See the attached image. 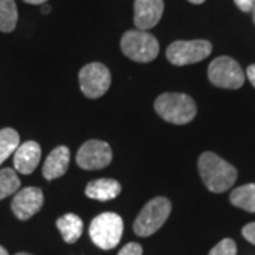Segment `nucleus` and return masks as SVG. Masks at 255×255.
<instances>
[{"mask_svg":"<svg viewBox=\"0 0 255 255\" xmlns=\"http://www.w3.org/2000/svg\"><path fill=\"white\" fill-rule=\"evenodd\" d=\"M199 173L204 186L213 193H224L237 180V169L213 152L199 157Z\"/></svg>","mask_w":255,"mask_h":255,"instance_id":"nucleus-1","label":"nucleus"},{"mask_svg":"<svg viewBox=\"0 0 255 255\" xmlns=\"http://www.w3.org/2000/svg\"><path fill=\"white\" fill-rule=\"evenodd\" d=\"M155 111L166 122L174 125H186L196 118V102L187 94L166 92L155 101Z\"/></svg>","mask_w":255,"mask_h":255,"instance_id":"nucleus-2","label":"nucleus"},{"mask_svg":"<svg viewBox=\"0 0 255 255\" xmlns=\"http://www.w3.org/2000/svg\"><path fill=\"white\" fill-rule=\"evenodd\" d=\"M172 211V203L166 197H155L146 203L133 223V231L139 237H150L166 223Z\"/></svg>","mask_w":255,"mask_h":255,"instance_id":"nucleus-3","label":"nucleus"},{"mask_svg":"<svg viewBox=\"0 0 255 255\" xmlns=\"http://www.w3.org/2000/svg\"><path fill=\"white\" fill-rule=\"evenodd\" d=\"M124 233V220L117 213H102L90 224V237L101 250H112L118 246Z\"/></svg>","mask_w":255,"mask_h":255,"instance_id":"nucleus-4","label":"nucleus"},{"mask_svg":"<svg viewBox=\"0 0 255 255\" xmlns=\"http://www.w3.org/2000/svg\"><path fill=\"white\" fill-rule=\"evenodd\" d=\"M122 53L136 63H150L159 54V41L143 30H129L121 40Z\"/></svg>","mask_w":255,"mask_h":255,"instance_id":"nucleus-5","label":"nucleus"},{"mask_svg":"<svg viewBox=\"0 0 255 255\" xmlns=\"http://www.w3.org/2000/svg\"><path fill=\"white\" fill-rule=\"evenodd\" d=\"M209 80L213 85L226 90H238L244 85V71L231 57L223 55L213 60L209 65Z\"/></svg>","mask_w":255,"mask_h":255,"instance_id":"nucleus-6","label":"nucleus"},{"mask_svg":"<svg viewBox=\"0 0 255 255\" xmlns=\"http://www.w3.org/2000/svg\"><path fill=\"white\" fill-rule=\"evenodd\" d=\"M213 51V46L207 40H177L166 50V57L177 67L196 64L207 58Z\"/></svg>","mask_w":255,"mask_h":255,"instance_id":"nucleus-7","label":"nucleus"},{"mask_svg":"<svg viewBox=\"0 0 255 255\" xmlns=\"http://www.w3.org/2000/svg\"><path fill=\"white\" fill-rule=\"evenodd\" d=\"M82 94L87 98L97 100L110 90L111 73L108 67L101 63H91L84 65L78 75Z\"/></svg>","mask_w":255,"mask_h":255,"instance_id":"nucleus-8","label":"nucleus"},{"mask_svg":"<svg viewBox=\"0 0 255 255\" xmlns=\"http://www.w3.org/2000/svg\"><path fill=\"white\" fill-rule=\"evenodd\" d=\"M112 162V150L107 142L91 139L80 147L77 164L85 170H100Z\"/></svg>","mask_w":255,"mask_h":255,"instance_id":"nucleus-9","label":"nucleus"},{"mask_svg":"<svg viewBox=\"0 0 255 255\" xmlns=\"http://www.w3.org/2000/svg\"><path fill=\"white\" fill-rule=\"evenodd\" d=\"M44 204V194L38 187H26L18 190L13 201H11V210L14 216L21 221L31 219L37 214Z\"/></svg>","mask_w":255,"mask_h":255,"instance_id":"nucleus-10","label":"nucleus"},{"mask_svg":"<svg viewBox=\"0 0 255 255\" xmlns=\"http://www.w3.org/2000/svg\"><path fill=\"white\" fill-rule=\"evenodd\" d=\"M133 21L137 30L153 28L160 21L164 10L163 0H135Z\"/></svg>","mask_w":255,"mask_h":255,"instance_id":"nucleus-11","label":"nucleus"},{"mask_svg":"<svg viewBox=\"0 0 255 255\" xmlns=\"http://www.w3.org/2000/svg\"><path fill=\"white\" fill-rule=\"evenodd\" d=\"M13 164L18 173L31 174L37 169L41 157L40 145L34 140H27L14 150L13 153Z\"/></svg>","mask_w":255,"mask_h":255,"instance_id":"nucleus-12","label":"nucleus"},{"mask_svg":"<svg viewBox=\"0 0 255 255\" xmlns=\"http://www.w3.org/2000/svg\"><path fill=\"white\" fill-rule=\"evenodd\" d=\"M71 152L67 146H57L47 156L44 166H43V176L46 180H54L65 174L70 166Z\"/></svg>","mask_w":255,"mask_h":255,"instance_id":"nucleus-13","label":"nucleus"},{"mask_svg":"<svg viewBox=\"0 0 255 255\" xmlns=\"http://www.w3.org/2000/svg\"><path fill=\"white\" fill-rule=\"evenodd\" d=\"M121 190L122 187L115 179H97L88 183L85 187V196L92 200L110 201L118 197Z\"/></svg>","mask_w":255,"mask_h":255,"instance_id":"nucleus-14","label":"nucleus"},{"mask_svg":"<svg viewBox=\"0 0 255 255\" xmlns=\"http://www.w3.org/2000/svg\"><path fill=\"white\" fill-rule=\"evenodd\" d=\"M55 226L67 244L77 243L81 237L82 230H84V223H82L81 217H78L77 214H73V213L61 216L57 220Z\"/></svg>","mask_w":255,"mask_h":255,"instance_id":"nucleus-15","label":"nucleus"},{"mask_svg":"<svg viewBox=\"0 0 255 255\" xmlns=\"http://www.w3.org/2000/svg\"><path fill=\"white\" fill-rule=\"evenodd\" d=\"M230 201L233 206L243 209L248 213H255V183L240 186L231 191Z\"/></svg>","mask_w":255,"mask_h":255,"instance_id":"nucleus-16","label":"nucleus"},{"mask_svg":"<svg viewBox=\"0 0 255 255\" xmlns=\"http://www.w3.org/2000/svg\"><path fill=\"white\" fill-rule=\"evenodd\" d=\"M18 11L14 0H0V31L11 33L17 24Z\"/></svg>","mask_w":255,"mask_h":255,"instance_id":"nucleus-17","label":"nucleus"},{"mask_svg":"<svg viewBox=\"0 0 255 255\" xmlns=\"http://www.w3.org/2000/svg\"><path fill=\"white\" fill-rule=\"evenodd\" d=\"M20 145V136L17 130L11 128H4L0 130V164L3 163Z\"/></svg>","mask_w":255,"mask_h":255,"instance_id":"nucleus-18","label":"nucleus"},{"mask_svg":"<svg viewBox=\"0 0 255 255\" xmlns=\"http://www.w3.org/2000/svg\"><path fill=\"white\" fill-rule=\"evenodd\" d=\"M20 189V179L14 169H1L0 170V200L14 194Z\"/></svg>","mask_w":255,"mask_h":255,"instance_id":"nucleus-19","label":"nucleus"},{"mask_svg":"<svg viewBox=\"0 0 255 255\" xmlns=\"http://www.w3.org/2000/svg\"><path fill=\"white\" fill-rule=\"evenodd\" d=\"M209 255H237V244L231 238H224L211 248Z\"/></svg>","mask_w":255,"mask_h":255,"instance_id":"nucleus-20","label":"nucleus"},{"mask_svg":"<svg viewBox=\"0 0 255 255\" xmlns=\"http://www.w3.org/2000/svg\"><path fill=\"white\" fill-rule=\"evenodd\" d=\"M143 254V248L139 246L137 243H129L125 247H122V250L119 251L118 255H142Z\"/></svg>","mask_w":255,"mask_h":255,"instance_id":"nucleus-21","label":"nucleus"},{"mask_svg":"<svg viewBox=\"0 0 255 255\" xmlns=\"http://www.w3.org/2000/svg\"><path fill=\"white\" fill-rule=\"evenodd\" d=\"M243 237L246 238L247 241H250L251 244H254L255 246V221L254 223H250V224H247L243 228Z\"/></svg>","mask_w":255,"mask_h":255,"instance_id":"nucleus-22","label":"nucleus"},{"mask_svg":"<svg viewBox=\"0 0 255 255\" xmlns=\"http://www.w3.org/2000/svg\"><path fill=\"white\" fill-rule=\"evenodd\" d=\"M234 3L237 4V7L244 13L253 11L255 6V0H234Z\"/></svg>","mask_w":255,"mask_h":255,"instance_id":"nucleus-23","label":"nucleus"},{"mask_svg":"<svg viewBox=\"0 0 255 255\" xmlns=\"http://www.w3.org/2000/svg\"><path fill=\"white\" fill-rule=\"evenodd\" d=\"M247 77H248L250 82L254 85V88H255V64L250 65V67L247 68Z\"/></svg>","mask_w":255,"mask_h":255,"instance_id":"nucleus-24","label":"nucleus"},{"mask_svg":"<svg viewBox=\"0 0 255 255\" xmlns=\"http://www.w3.org/2000/svg\"><path fill=\"white\" fill-rule=\"evenodd\" d=\"M23 1H26L28 4H44L47 0H23Z\"/></svg>","mask_w":255,"mask_h":255,"instance_id":"nucleus-25","label":"nucleus"},{"mask_svg":"<svg viewBox=\"0 0 255 255\" xmlns=\"http://www.w3.org/2000/svg\"><path fill=\"white\" fill-rule=\"evenodd\" d=\"M41 11H43V14H48V13H51V6H48V4H43Z\"/></svg>","mask_w":255,"mask_h":255,"instance_id":"nucleus-26","label":"nucleus"},{"mask_svg":"<svg viewBox=\"0 0 255 255\" xmlns=\"http://www.w3.org/2000/svg\"><path fill=\"white\" fill-rule=\"evenodd\" d=\"M190 3H193V4H201V3H204L206 0H189Z\"/></svg>","mask_w":255,"mask_h":255,"instance_id":"nucleus-27","label":"nucleus"},{"mask_svg":"<svg viewBox=\"0 0 255 255\" xmlns=\"http://www.w3.org/2000/svg\"><path fill=\"white\" fill-rule=\"evenodd\" d=\"M0 255H9V253L6 251V248H3L1 246H0Z\"/></svg>","mask_w":255,"mask_h":255,"instance_id":"nucleus-28","label":"nucleus"},{"mask_svg":"<svg viewBox=\"0 0 255 255\" xmlns=\"http://www.w3.org/2000/svg\"><path fill=\"white\" fill-rule=\"evenodd\" d=\"M253 20H254V24H255V6H254V9H253Z\"/></svg>","mask_w":255,"mask_h":255,"instance_id":"nucleus-29","label":"nucleus"},{"mask_svg":"<svg viewBox=\"0 0 255 255\" xmlns=\"http://www.w3.org/2000/svg\"><path fill=\"white\" fill-rule=\"evenodd\" d=\"M16 255H31V254H27V253H18V254Z\"/></svg>","mask_w":255,"mask_h":255,"instance_id":"nucleus-30","label":"nucleus"}]
</instances>
